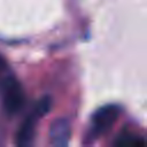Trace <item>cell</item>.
Instances as JSON below:
<instances>
[{"label":"cell","mask_w":147,"mask_h":147,"mask_svg":"<svg viewBox=\"0 0 147 147\" xmlns=\"http://www.w3.org/2000/svg\"><path fill=\"white\" fill-rule=\"evenodd\" d=\"M51 107H52V99L49 96H44L36 105V107L33 109V114L38 118H40V117L45 116L46 114H48V111L51 110Z\"/></svg>","instance_id":"obj_6"},{"label":"cell","mask_w":147,"mask_h":147,"mask_svg":"<svg viewBox=\"0 0 147 147\" xmlns=\"http://www.w3.org/2000/svg\"><path fill=\"white\" fill-rule=\"evenodd\" d=\"M38 121V117L32 113L29 115L20 125L16 136H15V142L18 146L26 147L30 146L34 139L36 134V123Z\"/></svg>","instance_id":"obj_4"},{"label":"cell","mask_w":147,"mask_h":147,"mask_svg":"<svg viewBox=\"0 0 147 147\" xmlns=\"http://www.w3.org/2000/svg\"><path fill=\"white\" fill-rule=\"evenodd\" d=\"M0 90L5 111L9 115L21 111L25 103V95L20 82L14 76H5L1 79Z\"/></svg>","instance_id":"obj_1"},{"label":"cell","mask_w":147,"mask_h":147,"mask_svg":"<svg viewBox=\"0 0 147 147\" xmlns=\"http://www.w3.org/2000/svg\"><path fill=\"white\" fill-rule=\"evenodd\" d=\"M114 145L117 147H144L146 142L142 137L137 136L132 132L124 131L116 137Z\"/></svg>","instance_id":"obj_5"},{"label":"cell","mask_w":147,"mask_h":147,"mask_svg":"<svg viewBox=\"0 0 147 147\" xmlns=\"http://www.w3.org/2000/svg\"><path fill=\"white\" fill-rule=\"evenodd\" d=\"M71 137V125L67 118L53 121L49 127V140L55 147H65Z\"/></svg>","instance_id":"obj_3"},{"label":"cell","mask_w":147,"mask_h":147,"mask_svg":"<svg viewBox=\"0 0 147 147\" xmlns=\"http://www.w3.org/2000/svg\"><path fill=\"white\" fill-rule=\"evenodd\" d=\"M121 108L117 105H106L92 115V132L95 136L107 133L119 117Z\"/></svg>","instance_id":"obj_2"},{"label":"cell","mask_w":147,"mask_h":147,"mask_svg":"<svg viewBox=\"0 0 147 147\" xmlns=\"http://www.w3.org/2000/svg\"><path fill=\"white\" fill-rule=\"evenodd\" d=\"M7 70V62L6 60L3 59V56L0 54V76Z\"/></svg>","instance_id":"obj_7"}]
</instances>
